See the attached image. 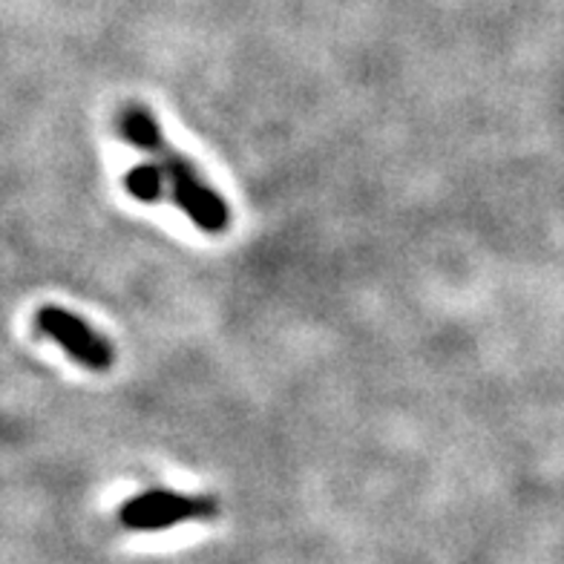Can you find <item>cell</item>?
<instances>
[{
    "mask_svg": "<svg viewBox=\"0 0 564 564\" xmlns=\"http://www.w3.org/2000/svg\"><path fill=\"white\" fill-rule=\"evenodd\" d=\"M164 176L162 164L159 162H144V164H135L133 171L124 176V187L127 194L135 196L139 202H159L164 196Z\"/></svg>",
    "mask_w": 564,
    "mask_h": 564,
    "instance_id": "obj_4",
    "label": "cell"
},
{
    "mask_svg": "<svg viewBox=\"0 0 564 564\" xmlns=\"http://www.w3.org/2000/svg\"><path fill=\"white\" fill-rule=\"evenodd\" d=\"M35 328L61 349L73 357L75 364L93 371H107L116 364V349L105 337L98 335L96 328L84 323L78 314L58 308V305H44L35 314Z\"/></svg>",
    "mask_w": 564,
    "mask_h": 564,
    "instance_id": "obj_3",
    "label": "cell"
},
{
    "mask_svg": "<svg viewBox=\"0 0 564 564\" xmlns=\"http://www.w3.org/2000/svg\"><path fill=\"white\" fill-rule=\"evenodd\" d=\"M216 498L210 496H182L171 490H153L133 496L124 501L119 510V521L127 530L139 533H153V530H167L185 521H205L216 516Z\"/></svg>",
    "mask_w": 564,
    "mask_h": 564,
    "instance_id": "obj_2",
    "label": "cell"
},
{
    "mask_svg": "<svg viewBox=\"0 0 564 564\" xmlns=\"http://www.w3.org/2000/svg\"><path fill=\"white\" fill-rule=\"evenodd\" d=\"M119 133L133 148L150 153L153 162L162 164L173 202L196 228L205 230V234H214V237L228 230L230 208L225 205V199L199 176L191 159L171 148V141L164 139L162 127H159V121L153 119V112L148 107L127 105L119 116Z\"/></svg>",
    "mask_w": 564,
    "mask_h": 564,
    "instance_id": "obj_1",
    "label": "cell"
}]
</instances>
